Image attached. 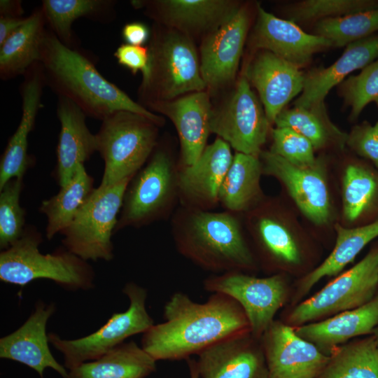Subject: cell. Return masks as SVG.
Here are the masks:
<instances>
[{"instance_id":"32","label":"cell","mask_w":378,"mask_h":378,"mask_svg":"<svg viewBox=\"0 0 378 378\" xmlns=\"http://www.w3.org/2000/svg\"><path fill=\"white\" fill-rule=\"evenodd\" d=\"M94 188L93 177L81 164L69 183L60 187L56 195L41 202L39 211L47 219V239H52L71 223Z\"/></svg>"},{"instance_id":"39","label":"cell","mask_w":378,"mask_h":378,"mask_svg":"<svg viewBox=\"0 0 378 378\" xmlns=\"http://www.w3.org/2000/svg\"><path fill=\"white\" fill-rule=\"evenodd\" d=\"M378 8V0H304L288 9V20L307 22L345 16Z\"/></svg>"},{"instance_id":"3","label":"cell","mask_w":378,"mask_h":378,"mask_svg":"<svg viewBox=\"0 0 378 378\" xmlns=\"http://www.w3.org/2000/svg\"><path fill=\"white\" fill-rule=\"evenodd\" d=\"M177 251L200 267L216 273L255 267L254 255L235 214L181 206L172 220Z\"/></svg>"},{"instance_id":"9","label":"cell","mask_w":378,"mask_h":378,"mask_svg":"<svg viewBox=\"0 0 378 378\" xmlns=\"http://www.w3.org/2000/svg\"><path fill=\"white\" fill-rule=\"evenodd\" d=\"M378 246L310 298L298 304L287 324L298 327L356 309L378 293Z\"/></svg>"},{"instance_id":"37","label":"cell","mask_w":378,"mask_h":378,"mask_svg":"<svg viewBox=\"0 0 378 378\" xmlns=\"http://www.w3.org/2000/svg\"><path fill=\"white\" fill-rule=\"evenodd\" d=\"M378 31V8L328 18L315 23L314 34L328 39L332 47L340 48Z\"/></svg>"},{"instance_id":"48","label":"cell","mask_w":378,"mask_h":378,"mask_svg":"<svg viewBox=\"0 0 378 378\" xmlns=\"http://www.w3.org/2000/svg\"><path fill=\"white\" fill-rule=\"evenodd\" d=\"M372 335L374 337L376 345L378 349V326L374 328Z\"/></svg>"},{"instance_id":"10","label":"cell","mask_w":378,"mask_h":378,"mask_svg":"<svg viewBox=\"0 0 378 378\" xmlns=\"http://www.w3.org/2000/svg\"><path fill=\"white\" fill-rule=\"evenodd\" d=\"M122 291L130 300L128 309L114 313L94 332L76 340H64L55 333L48 334L49 342L63 354L67 368L72 370L83 363L98 359L127 338L144 333L154 325L146 308V290L130 282Z\"/></svg>"},{"instance_id":"19","label":"cell","mask_w":378,"mask_h":378,"mask_svg":"<svg viewBox=\"0 0 378 378\" xmlns=\"http://www.w3.org/2000/svg\"><path fill=\"white\" fill-rule=\"evenodd\" d=\"M252 42L255 48L270 51L300 69L314 54L332 47L326 38L307 33L297 23L277 18L260 6Z\"/></svg>"},{"instance_id":"4","label":"cell","mask_w":378,"mask_h":378,"mask_svg":"<svg viewBox=\"0 0 378 378\" xmlns=\"http://www.w3.org/2000/svg\"><path fill=\"white\" fill-rule=\"evenodd\" d=\"M41 232L27 225L21 237L0 253V279L24 286L36 279H45L71 290L92 288L94 272L92 266L67 249L52 253L39 251Z\"/></svg>"},{"instance_id":"43","label":"cell","mask_w":378,"mask_h":378,"mask_svg":"<svg viewBox=\"0 0 378 378\" xmlns=\"http://www.w3.org/2000/svg\"><path fill=\"white\" fill-rule=\"evenodd\" d=\"M113 55L118 64L130 70L134 75L139 71L141 73V85L148 82L151 74V55L148 48L122 43Z\"/></svg>"},{"instance_id":"14","label":"cell","mask_w":378,"mask_h":378,"mask_svg":"<svg viewBox=\"0 0 378 378\" xmlns=\"http://www.w3.org/2000/svg\"><path fill=\"white\" fill-rule=\"evenodd\" d=\"M262 172L280 180L303 214L316 225H324L332 214L323 167L293 164L269 151L261 152Z\"/></svg>"},{"instance_id":"49","label":"cell","mask_w":378,"mask_h":378,"mask_svg":"<svg viewBox=\"0 0 378 378\" xmlns=\"http://www.w3.org/2000/svg\"><path fill=\"white\" fill-rule=\"evenodd\" d=\"M375 104H377V106L378 107V99L377 101H375ZM377 124L378 125V121H377Z\"/></svg>"},{"instance_id":"38","label":"cell","mask_w":378,"mask_h":378,"mask_svg":"<svg viewBox=\"0 0 378 378\" xmlns=\"http://www.w3.org/2000/svg\"><path fill=\"white\" fill-rule=\"evenodd\" d=\"M23 178H14L0 188V247L5 250L22 235L26 210L20 205Z\"/></svg>"},{"instance_id":"18","label":"cell","mask_w":378,"mask_h":378,"mask_svg":"<svg viewBox=\"0 0 378 378\" xmlns=\"http://www.w3.org/2000/svg\"><path fill=\"white\" fill-rule=\"evenodd\" d=\"M244 75L257 90L270 124L304 88L300 69L267 50L256 54Z\"/></svg>"},{"instance_id":"22","label":"cell","mask_w":378,"mask_h":378,"mask_svg":"<svg viewBox=\"0 0 378 378\" xmlns=\"http://www.w3.org/2000/svg\"><path fill=\"white\" fill-rule=\"evenodd\" d=\"M148 15L181 33L211 32L227 22L240 6L227 0L132 1Z\"/></svg>"},{"instance_id":"42","label":"cell","mask_w":378,"mask_h":378,"mask_svg":"<svg viewBox=\"0 0 378 378\" xmlns=\"http://www.w3.org/2000/svg\"><path fill=\"white\" fill-rule=\"evenodd\" d=\"M346 144L358 155L370 160L378 169V125L368 122L355 126L347 135Z\"/></svg>"},{"instance_id":"13","label":"cell","mask_w":378,"mask_h":378,"mask_svg":"<svg viewBox=\"0 0 378 378\" xmlns=\"http://www.w3.org/2000/svg\"><path fill=\"white\" fill-rule=\"evenodd\" d=\"M261 343L270 378H316L329 358L294 327L279 321L270 325Z\"/></svg>"},{"instance_id":"6","label":"cell","mask_w":378,"mask_h":378,"mask_svg":"<svg viewBox=\"0 0 378 378\" xmlns=\"http://www.w3.org/2000/svg\"><path fill=\"white\" fill-rule=\"evenodd\" d=\"M178 169L158 143L146 164L130 180L114 233L139 228L168 216L178 195Z\"/></svg>"},{"instance_id":"28","label":"cell","mask_w":378,"mask_h":378,"mask_svg":"<svg viewBox=\"0 0 378 378\" xmlns=\"http://www.w3.org/2000/svg\"><path fill=\"white\" fill-rule=\"evenodd\" d=\"M156 360L134 342L122 343L98 359L70 370L69 378H145Z\"/></svg>"},{"instance_id":"16","label":"cell","mask_w":378,"mask_h":378,"mask_svg":"<svg viewBox=\"0 0 378 378\" xmlns=\"http://www.w3.org/2000/svg\"><path fill=\"white\" fill-rule=\"evenodd\" d=\"M197 356L201 378H270L261 339L250 330L216 343Z\"/></svg>"},{"instance_id":"24","label":"cell","mask_w":378,"mask_h":378,"mask_svg":"<svg viewBox=\"0 0 378 378\" xmlns=\"http://www.w3.org/2000/svg\"><path fill=\"white\" fill-rule=\"evenodd\" d=\"M57 115L60 131L57 147L55 178L59 187L66 186L78 166L97 151L95 134L87 126L85 113L70 100L58 97Z\"/></svg>"},{"instance_id":"46","label":"cell","mask_w":378,"mask_h":378,"mask_svg":"<svg viewBox=\"0 0 378 378\" xmlns=\"http://www.w3.org/2000/svg\"><path fill=\"white\" fill-rule=\"evenodd\" d=\"M24 9L19 0H1L0 16L22 18Z\"/></svg>"},{"instance_id":"33","label":"cell","mask_w":378,"mask_h":378,"mask_svg":"<svg viewBox=\"0 0 378 378\" xmlns=\"http://www.w3.org/2000/svg\"><path fill=\"white\" fill-rule=\"evenodd\" d=\"M316 378H378V349L374 336L335 348Z\"/></svg>"},{"instance_id":"41","label":"cell","mask_w":378,"mask_h":378,"mask_svg":"<svg viewBox=\"0 0 378 378\" xmlns=\"http://www.w3.org/2000/svg\"><path fill=\"white\" fill-rule=\"evenodd\" d=\"M270 152L299 166H311L317 160L312 143L298 132L287 127H275L272 131Z\"/></svg>"},{"instance_id":"25","label":"cell","mask_w":378,"mask_h":378,"mask_svg":"<svg viewBox=\"0 0 378 378\" xmlns=\"http://www.w3.org/2000/svg\"><path fill=\"white\" fill-rule=\"evenodd\" d=\"M378 58V34L353 42L330 66L304 74V88L294 106L309 108L324 104L330 90L353 71L362 69Z\"/></svg>"},{"instance_id":"45","label":"cell","mask_w":378,"mask_h":378,"mask_svg":"<svg viewBox=\"0 0 378 378\" xmlns=\"http://www.w3.org/2000/svg\"><path fill=\"white\" fill-rule=\"evenodd\" d=\"M26 18L0 16V46L24 23Z\"/></svg>"},{"instance_id":"30","label":"cell","mask_w":378,"mask_h":378,"mask_svg":"<svg viewBox=\"0 0 378 378\" xmlns=\"http://www.w3.org/2000/svg\"><path fill=\"white\" fill-rule=\"evenodd\" d=\"M115 2L111 0H43L41 6L46 25L65 46L77 48L71 29L75 20L87 18L110 22Z\"/></svg>"},{"instance_id":"31","label":"cell","mask_w":378,"mask_h":378,"mask_svg":"<svg viewBox=\"0 0 378 378\" xmlns=\"http://www.w3.org/2000/svg\"><path fill=\"white\" fill-rule=\"evenodd\" d=\"M337 239L328 257L300 281L298 296L301 297L323 277L338 274L372 240L378 237V218L365 225L347 228L336 225Z\"/></svg>"},{"instance_id":"2","label":"cell","mask_w":378,"mask_h":378,"mask_svg":"<svg viewBox=\"0 0 378 378\" xmlns=\"http://www.w3.org/2000/svg\"><path fill=\"white\" fill-rule=\"evenodd\" d=\"M39 62L46 85L58 97L74 103L88 117L102 121L115 112L124 111L142 115L158 126L164 122L161 116L134 102L105 78L85 52L65 46L48 28Z\"/></svg>"},{"instance_id":"29","label":"cell","mask_w":378,"mask_h":378,"mask_svg":"<svg viewBox=\"0 0 378 378\" xmlns=\"http://www.w3.org/2000/svg\"><path fill=\"white\" fill-rule=\"evenodd\" d=\"M262 167L258 155L236 152L219 193V204L236 214L255 206L261 197Z\"/></svg>"},{"instance_id":"5","label":"cell","mask_w":378,"mask_h":378,"mask_svg":"<svg viewBox=\"0 0 378 378\" xmlns=\"http://www.w3.org/2000/svg\"><path fill=\"white\" fill-rule=\"evenodd\" d=\"M158 125L129 111L115 112L102 121L95 134L97 151L104 162L100 186L134 176L158 144Z\"/></svg>"},{"instance_id":"11","label":"cell","mask_w":378,"mask_h":378,"mask_svg":"<svg viewBox=\"0 0 378 378\" xmlns=\"http://www.w3.org/2000/svg\"><path fill=\"white\" fill-rule=\"evenodd\" d=\"M203 286L206 291L234 299L244 310L251 332L258 339L274 321L288 295L286 283L279 274L258 278L241 272H229L209 276Z\"/></svg>"},{"instance_id":"21","label":"cell","mask_w":378,"mask_h":378,"mask_svg":"<svg viewBox=\"0 0 378 378\" xmlns=\"http://www.w3.org/2000/svg\"><path fill=\"white\" fill-rule=\"evenodd\" d=\"M46 85L40 62L33 64L24 74L20 85L22 99L20 123L10 137L0 160V188L14 178H23L33 160L28 154V136L34 127L42 107L41 97Z\"/></svg>"},{"instance_id":"20","label":"cell","mask_w":378,"mask_h":378,"mask_svg":"<svg viewBox=\"0 0 378 378\" xmlns=\"http://www.w3.org/2000/svg\"><path fill=\"white\" fill-rule=\"evenodd\" d=\"M153 111L174 123L181 145V167L193 164L206 146L212 113L209 97L204 91L190 93L172 100L150 102Z\"/></svg>"},{"instance_id":"36","label":"cell","mask_w":378,"mask_h":378,"mask_svg":"<svg viewBox=\"0 0 378 378\" xmlns=\"http://www.w3.org/2000/svg\"><path fill=\"white\" fill-rule=\"evenodd\" d=\"M252 220L253 232L266 255L274 262L298 265L301 254L287 227L273 214L260 213Z\"/></svg>"},{"instance_id":"40","label":"cell","mask_w":378,"mask_h":378,"mask_svg":"<svg viewBox=\"0 0 378 378\" xmlns=\"http://www.w3.org/2000/svg\"><path fill=\"white\" fill-rule=\"evenodd\" d=\"M340 93L351 109V120L358 118L369 103L378 99V58L340 83Z\"/></svg>"},{"instance_id":"34","label":"cell","mask_w":378,"mask_h":378,"mask_svg":"<svg viewBox=\"0 0 378 378\" xmlns=\"http://www.w3.org/2000/svg\"><path fill=\"white\" fill-rule=\"evenodd\" d=\"M274 123L276 127H287L298 132L312 143L314 149L323 148L331 142L340 146L346 144L348 134L330 121L325 104L284 108Z\"/></svg>"},{"instance_id":"44","label":"cell","mask_w":378,"mask_h":378,"mask_svg":"<svg viewBox=\"0 0 378 378\" xmlns=\"http://www.w3.org/2000/svg\"><path fill=\"white\" fill-rule=\"evenodd\" d=\"M122 36L125 43L133 46H143L150 36L148 27L139 22L125 24L122 29Z\"/></svg>"},{"instance_id":"12","label":"cell","mask_w":378,"mask_h":378,"mask_svg":"<svg viewBox=\"0 0 378 378\" xmlns=\"http://www.w3.org/2000/svg\"><path fill=\"white\" fill-rule=\"evenodd\" d=\"M270 123L264 108L242 76L227 102L212 110L210 132L236 152L258 155L265 143Z\"/></svg>"},{"instance_id":"1","label":"cell","mask_w":378,"mask_h":378,"mask_svg":"<svg viewBox=\"0 0 378 378\" xmlns=\"http://www.w3.org/2000/svg\"><path fill=\"white\" fill-rule=\"evenodd\" d=\"M164 323L154 324L141 339V347L156 361L197 355L227 337L250 330L241 306L218 293L204 303L175 293L164 307Z\"/></svg>"},{"instance_id":"26","label":"cell","mask_w":378,"mask_h":378,"mask_svg":"<svg viewBox=\"0 0 378 378\" xmlns=\"http://www.w3.org/2000/svg\"><path fill=\"white\" fill-rule=\"evenodd\" d=\"M378 326V293L365 304L320 321L295 328V332L329 354L351 338L372 335Z\"/></svg>"},{"instance_id":"7","label":"cell","mask_w":378,"mask_h":378,"mask_svg":"<svg viewBox=\"0 0 378 378\" xmlns=\"http://www.w3.org/2000/svg\"><path fill=\"white\" fill-rule=\"evenodd\" d=\"M132 177L94 188L71 223L60 233L66 249L85 261H110L113 258L111 237Z\"/></svg>"},{"instance_id":"23","label":"cell","mask_w":378,"mask_h":378,"mask_svg":"<svg viewBox=\"0 0 378 378\" xmlns=\"http://www.w3.org/2000/svg\"><path fill=\"white\" fill-rule=\"evenodd\" d=\"M52 304L38 303L34 312L15 331L0 340V357L24 364L43 378L46 368L57 371L63 378L69 374L55 359L48 346L46 324L53 314Z\"/></svg>"},{"instance_id":"27","label":"cell","mask_w":378,"mask_h":378,"mask_svg":"<svg viewBox=\"0 0 378 378\" xmlns=\"http://www.w3.org/2000/svg\"><path fill=\"white\" fill-rule=\"evenodd\" d=\"M41 8H36L24 23L0 46V78L4 80L24 75L40 60V51L46 30Z\"/></svg>"},{"instance_id":"47","label":"cell","mask_w":378,"mask_h":378,"mask_svg":"<svg viewBox=\"0 0 378 378\" xmlns=\"http://www.w3.org/2000/svg\"><path fill=\"white\" fill-rule=\"evenodd\" d=\"M189 369L190 378H200L199 373L197 368L196 360H189Z\"/></svg>"},{"instance_id":"15","label":"cell","mask_w":378,"mask_h":378,"mask_svg":"<svg viewBox=\"0 0 378 378\" xmlns=\"http://www.w3.org/2000/svg\"><path fill=\"white\" fill-rule=\"evenodd\" d=\"M233 156L230 146L218 137L206 146L196 162L179 168L178 195L181 206L204 211L217 206L220 190Z\"/></svg>"},{"instance_id":"17","label":"cell","mask_w":378,"mask_h":378,"mask_svg":"<svg viewBox=\"0 0 378 378\" xmlns=\"http://www.w3.org/2000/svg\"><path fill=\"white\" fill-rule=\"evenodd\" d=\"M248 25V11L241 6L204 38L200 48V70L206 87L217 88L234 78Z\"/></svg>"},{"instance_id":"35","label":"cell","mask_w":378,"mask_h":378,"mask_svg":"<svg viewBox=\"0 0 378 378\" xmlns=\"http://www.w3.org/2000/svg\"><path fill=\"white\" fill-rule=\"evenodd\" d=\"M378 202V175L370 168L352 164L346 168L342 181L343 214L354 222Z\"/></svg>"},{"instance_id":"8","label":"cell","mask_w":378,"mask_h":378,"mask_svg":"<svg viewBox=\"0 0 378 378\" xmlns=\"http://www.w3.org/2000/svg\"><path fill=\"white\" fill-rule=\"evenodd\" d=\"M148 48L151 74L140 87L147 103L172 100L205 89L197 54L188 36L181 31H155Z\"/></svg>"}]
</instances>
